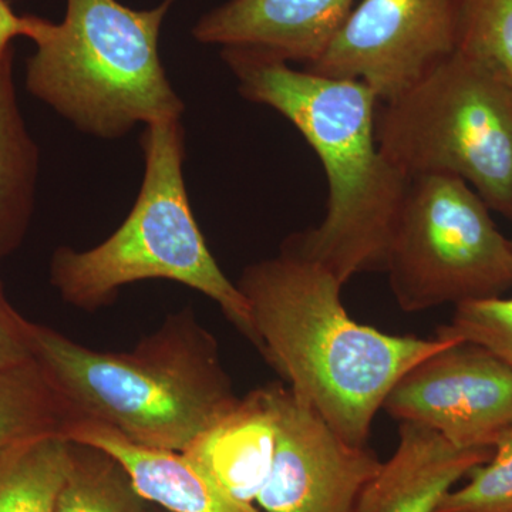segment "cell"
I'll return each mask as SVG.
<instances>
[{
  "mask_svg": "<svg viewBox=\"0 0 512 512\" xmlns=\"http://www.w3.org/2000/svg\"><path fill=\"white\" fill-rule=\"evenodd\" d=\"M261 352L299 399L339 436L367 446L397 380L456 340L397 336L350 318L342 282L288 238L278 255L248 265L238 281Z\"/></svg>",
  "mask_w": 512,
  "mask_h": 512,
  "instance_id": "cell-1",
  "label": "cell"
},
{
  "mask_svg": "<svg viewBox=\"0 0 512 512\" xmlns=\"http://www.w3.org/2000/svg\"><path fill=\"white\" fill-rule=\"evenodd\" d=\"M222 57L242 96L278 111L302 134L323 165L326 214L293 235L303 252L328 266L343 285L384 271L387 248L410 178L380 150V101L365 83L293 69L285 60L244 47Z\"/></svg>",
  "mask_w": 512,
  "mask_h": 512,
  "instance_id": "cell-2",
  "label": "cell"
},
{
  "mask_svg": "<svg viewBox=\"0 0 512 512\" xmlns=\"http://www.w3.org/2000/svg\"><path fill=\"white\" fill-rule=\"evenodd\" d=\"M33 357L77 421L184 453L238 403L214 336L187 308L128 352L86 348L32 322Z\"/></svg>",
  "mask_w": 512,
  "mask_h": 512,
  "instance_id": "cell-3",
  "label": "cell"
},
{
  "mask_svg": "<svg viewBox=\"0 0 512 512\" xmlns=\"http://www.w3.org/2000/svg\"><path fill=\"white\" fill-rule=\"evenodd\" d=\"M173 2L136 10L117 0H67L63 22L42 19L33 37L29 93L97 137L124 136L137 123L180 120L183 101L158 52Z\"/></svg>",
  "mask_w": 512,
  "mask_h": 512,
  "instance_id": "cell-4",
  "label": "cell"
},
{
  "mask_svg": "<svg viewBox=\"0 0 512 512\" xmlns=\"http://www.w3.org/2000/svg\"><path fill=\"white\" fill-rule=\"evenodd\" d=\"M144 178L126 221L97 247L59 248L50 279L63 301L83 311L113 302L123 286L167 279L204 293L254 345L247 299L212 256L184 181V131L180 120L148 124L141 137Z\"/></svg>",
  "mask_w": 512,
  "mask_h": 512,
  "instance_id": "cell-5",
  "label": "cell"
},
{
  "mask_svg": "<svg viewBox=\"0 0 512 512\" xmlns=\"http://www.w3.org/2000/svg\"><path fill=\"white\" fill-rule=\"evenodd\" d=\"M376 138L407 177L460 178L512 224V84L493 70L454 53L379 104Z\"/></svg>",
  "mask_w": 512,
  "mask_h": 512,
  "instance_id": "cell-6",
  "label": "cell"
},
{
  "mask_svg": "<svg viewBox=\"0 0 512 512\" xmlns=\"http://www.w3.org/2000/svg\"><path fill=\"white\" fill-rule=\"evenodd\" d=\"M384 271L404 312L500 298L512 288V239L463 180L419 175L410 178Z\"/></svg>",
  "mask_w": 512,
  "mask_h": 512,
  "instance_id": "cell-7",
  "label": "cell"
},
{
  "mask_svg": "<svg viewBox=\"0 0 512 512\" xmlns=\"http://www.w3.org/2000/svg\"><path fill=\"white\" fill-rule=\"evenodd\" d=\"M457 52L454 0H360L305 69L396 99Z\"/></svg>",
  "mask_w": 512,
  "mask_h": 512,
  "instance_id": "cell-8",
  "label": "cell"
},
{
  "mask_svg": "<svg viewBox=\"0 0 512 512\" xmlns=\"http://www.w3.org/2000/svg\"><path fill=\"white\" fill-rule=\"evenodd\" d=\"M384 412L460 448H493L512 429V369L477 343L456 340L392 387Z\"/></svg>",
  "mask_w": 512,
  "mask_h": 512,
  "instance_id": "cell-9",
  "label": "cell"
},
{
  "mask_svg": "<svg viewBox=\"0 0 512 512\" xmlns=\"http://www.w3.org/2000/svg\"><path fill=\"white\" fill-rule=\"evenodd\" d=\"M278 436L256 504L264 512H353L382 461L339 436L289 387L276 383Z\"/></svg>",
  "mask_w": 512,
  "mask_h": 512,
  "instance_id": "cell-10",
  "label": "cell"
},
{
  "mask_svg": "<svg viewBox=\"0 0 512 512\" xmlns=\"http://www.w3.org/2000/svg\"><path fill=\"white\" fill-rule=\"evenodd\" d=\"M355 8V0H228L192 35L204 45L244 47L285 62H316Z\"/></svg>",
  "mask_w": 512,
  "mask_h": 512,
  "instance_id": "cell-11",
  "label": "cell"
},
{
  "mask_svg": "<svg viewBox=\"0 0 512 512\" xmlns=\"http://www.w3.org/2000/svg\"><path fill=\"white\" fill-rule=\"evenodd\" d=\"M493 448H460L436 431L403 421L393 456L367 483L353 512H434L448 491Z\"/></svg>",
  "mask_w": 512,
  "mask_h": 512,
  "instance_id": "cell-12",
  "label": "cell"
},
{
  "mask_svg": "<svg viewBox=\"0 0 512 512\" xmlns=\"http://www.w3.org/2000/svg\"><path fill=\"white\" fill-rule=\"evenodd\" d=\"M73 443L92 446L116 458L147 503L168 512H261L235 500L191 457L131 443L110 427L76 421L66 433Z\"/></svg>",
  "mask_w": 512,
  "mask_h": 512,
  "instance_id": "cell-13",
  "label": "cell"
},
{
  "mask_svg": "<svg viewBox=\"0 0 512 512\" xmlns=\"http://www.w3.org/2000/svg\"><path fill=\"white\" fill-rule=\"evenodd\" d=\"M278 436L276 383L239 397L187 451L235 500L255 504L274 464Z\"/></svg>",
  "mask_w": 512,
  "mask_h": 512,
  "instance_id": "cell-14",
  "label": "cell"
},
{
  "mask_svg": "<svg viewBox=\"0 0 512 512\" xmlns=\"http://www.w3.org/2000/svg\"><path fill=\"white\" fill-rule=\"evenodd\" d=\"M13 52L0 57V259L22 241L35 205L39 153L13 83Z\"/></svg>",
  "mask_w": 512,
  "mask_h": 512,
  "instance_id": "cell-15",
  "label": "cell"
},
{
  "mask_svg": "<svg viewBox=\"0 0 512 512\" xmlns=\"http://www.w3.org/2000/svg\"><path fill=\"white\" fill-rule=\"evenodd\" d=\"M76 421L35 357L0 370V458L46 437L66 439Z\"/></svg>",
  "mask_w": 512,
  "mask_h": 512,
  "instance_id": "cell-16",
  "label": "cell"
},
{
  "mask_svg": "<svg viewBox=\"0 0 512 512\" xmlns=\"http://www.w3.org/2000/svg\"><path fill=\"white\" fill-rule=\"evenodd\" d=\"M72 443L46 437L0 458V512H55Z\"/></svg>",
  "mask_w": 512,
  "mask_h": 512,
  "instance_id": "cell-17",
  "label": "cell"
},
{
  "mask_svg": "<svg viewBox=\"0 0 512 512\" xmlns=\"http://www.w3.org/2000/svg\"><path fill=\"white\" fill-rule=\"evenodd\" d=\"M72 443L69 473L55 512H150L123 466L106 451Z\"/></svg>",
  "mask_w": 512,
  "mask_h": 512,
  "instance_id": "cell-18",
  "label": "cell"
},
{
  "mask_svg": "<svg viewBox=\"0 0 512 512\" xmlns=\"http://www.w3.org/2000/svg\"><path fill=\"white\" fill-rule=\"evenodd\" d=\"M457 52L512 84V0H454Z\"/></svg>",
  "mask_w": 512,
  "mask_h": 512,
  "instance_id": "cell-19",
  "label": "cell"
},
{
  "mask_svg": "<svg viewBox=\"0 0 512 512\" xmlns=\"http://www.w3.org/2000/svg\"><path fill=\"white\" fill-rule=\"evenodd\" d=\"M467 476L468 483L448 491L434 512H512V429Z\"/></svg>",
  "mask_w": 512,
  "mask_h": 512,
  "instance_id": "cell-20",
  "label": "cell"
},
{
  "mask_svg": "<svg viewBox=\"0 0 512 512\" xmlns=\"http://www.w3.org/2000/svg\"><path fill=\"white\" fill-rule=\"evenodd\" d=\"M454 308L450 322L437 329L436 338L477 343L512 369V298L500 296Z\"/></svg>",
  "mask_w": 512,
  "mask_h": 512,
  "instance_id": "cell-21",
  "label": "cell"
},
{
  "mask_svg": "<svg viewBox=\"0 0 512 512\" xmlns=\"http://www.w3.org/2000/svg\"><path fill=\"white\" fill-rule=\"evenodd\" d=\"M30 329L32 322L10 305L0 284V370L33 359Z\"/></svg>",
  "mask_w": 512,
  "mask_h": 512,
  "instance_id": "cell-22",
  "label": "cell"
},
{
  "mask_svg": "<svg viewBox=\"0 0 512 512\" xmlns=\"http://www.w3.org/2000/svg\"><path fill=\"white\" fill-rule=\"evenodd\" d=\"M36 16H19L13 12L8 0H0V57L12 53V42L16 37L25 36L33 40L39 29Z\"/></svg>",
  "mask_w": 512,
  "mask_h": 512,
  "instance_id": "cell-23",
  "label": "cell"
},
{
  "mask_svg": "<svg viewBox=\"0 0 512 512\" xmlns=\"http://www.w3.org/2000/svg\"><path fill=\"white\" fill-rule=\"evenodd\" d=\"M150 512H168L163 510V508L157 507V505L150 504Z\"/></svg>",
  "mask_w": 512,
  "mask_h": 512,
  "instance_id": "cell-24",
  "label": "cell"
}]
</instances>
